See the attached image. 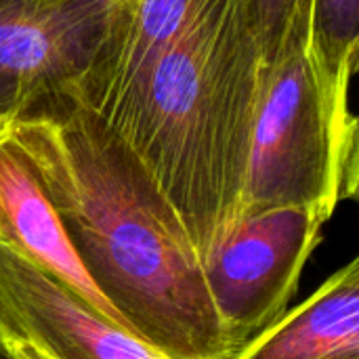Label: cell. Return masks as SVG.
Listing matches in <instances>:
<instances>
[{
	"label": "cell",
	"instance_id": "obj_6",
	"mask_svg": "<svg viewBox=\"0 0 359 359\" xmlns=\"http://www.w3.org/2000/svg\"><path fill=\"white\" fill-rule=\"evenodd\" d=\"M0 332L48 359H166L0 244Z\"/></svg>",
	"mask_w": 359,
	"mask_h": 359
},
{
	"label": "cell",
	"instance_id": "obj_7",
	"mask_svg": "<svg viewBox=\"0 0 359 359\" xmlns=\"http://www.w3.org/2000/svg\"><path fill=\"white\" fill-rule=\"evenodd\" d=\"M0 244L57 278L97 313L122 326L82 269L29 160L6 128L0 130Z\"/></svg>",
	"mask_w": 359,
	"mask_h": 359
},
{
	"label": "cell",
	"instance_id": "obj_1",
	"mask_svg": "<svg viewBox=\"0 0 359 359\" xmlns=\"http://www.w3.org/2000/svg\"><path fill=\"white\" fill-rule=\"evenodd\" d=\"M29 160L82 269L122 326L166 359H231L200 257L135 151L74 93L21 109Z\"/></svg>",
	"mask_w": 359,
	"mask_h": 359
},
{
	"label": "cell",
	"instance_id": "obj_4",
	"mask_svg": "<svg viewBox=\"0 0 359 359\" xmlns=\"http://www.w3.org/2000/svg\"><path fill=\"white\" fill-rule=\"evenodd\" d=\"M328 219L322 210L297 206L244 212L202 261L204 282L231 355L288 311Z\"/></svg>",
	"mask_w": 359,
	"mask_h": 359
},
{
	"label": "cell",
	"instance_id": "obj_8",
	"mask_svg": "<svg viewBox=\"0 0 359 359\" xmlns=\"http://www.w3.org/2000/svg\"><path fill=\"white\" fill-rule=\"evenodd\" d=\"M231 359H359V259Z\"/></svg>",
	"mask_w": 359,
	"mask_h": 359
},
{
	"label": "cell",
	"instance_id": "obj_11",
	"mask_svg": "<svg viewBox=\"0 0 359 359\" xmlns=\"http://www.w3.org/2000/svg\"><path fill=\"white\" fill-rule=\"evenodd\" d=\"M4 339H6V337H4ZM6 343H8L11 351L15 353V358L17 359H48L40 349H36V347L29 345V343L15 341V339H6Z\"/></svg>",
	"mask_w": 359,
	"mask_h": 359
},
{
	"label": "cell",
	"instance_id": "obj_5",
	"mask_svg": "<svg viewBox=\"0 0 359 359\" xmlns=\"http://www.w3.org/2000/svg\"><path fill=\"white\" fill-rule=\"evenodd\" d=\"M116 0H0V103L15 118L74 93L99 59Z\"/></svg>",
	"mask_w": 359,
	"mask_h": 359
},
{
	"label": "cell",
	"instance_id": "obj_3",
	"mask_svg": "<svg viewBox=\"0 0 359 359\" xmlns=\"http://www.w3.org/2000/svg\"><path fill=\"white\" fill-rule=\"evenodd\" d=\"M358 133L337 124L307 50L265 67L242 215L297 206L332 217L358 196Z\"/></svg>",
	"mask_w": 359,
	"mask_h": 359
},
{
	"label": "cell",
	"instance_id": "obj_13",
	"mask_svg": "<svg viewBox=\"0 0 359 359\" xmlns=\"http://www.w3.org/2000/svg\"><path fill=\"white\" fill-rule=\"evenodd\" d=\"M11 120H13L11 111H8V109H6V107L0 103V130H4V128H6V124H8Z\"/></svg>",
	"mask_w": 359,
	"mask_h": 359
},
{
	"label": "cell",
	"instance_id": "obj_12",
	"mask_svg": "<svg viewBox=\"0 0 359 359\" xmlns=\"http://www.w3.org/2000/svg\"><path fill=\"white\" fill-rule=\"evenodd\" d=\"M0 359H17L15 358V353L11 351V347H8L6 339L2 337V332H0Z\"/></svg>",
	"mask_w": 359,
	"mask_h": 359
},
{
	"label": "cell",
	"instance_id": "obj_10",
	"mask_svg": "<svg viewBox=\"0 0 359 359\" xmlns=\"http://www.w3.org/2000/svg\"><path fill=\"white\" fill-rule=\"evenodd\" d=\"M263 65L271 67L290 53L307 50L311 0H252Z\"/></svg>",
	"mask_w": 359,
	"mask_h": 359
},
{
	"label": "cell",
	"instance_id": "obj_9",
	"mask_svg": "<svg viewBox=\"0 0 359 359\" xmlns=\"http://www.w3.org/2000/svg\"><path fill=\"white\" fill-rule=\"evenodd\" d=\"M359 0H311L307 55L324 99L343 130L358 133L349 84L358 69Z\"/></svg>",
	"mask_w": 359,
	"mask_h": 359
},
{
	"label": "cell",
	"instance_id": "obj_2",
	"mask_svg": "<svg viewBox=\"0 0 359 359\" xmlns=\"http://www.w3.org/2000/svg\"><path fill=\"white\" fill-rule=\"evenodd\" d=\"M263 69L252 0H191L120 135L177 212L200 263L242 215Z\"/></svg>",
	"mask_w": 359,
	"mask_h": 359
}]
</instances>
